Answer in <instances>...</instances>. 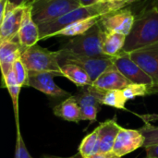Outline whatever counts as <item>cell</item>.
Wrapping results in <instances>:
<instances>
[{
    "label": "cell",
    "instance_id": "6da1fadb",
    "mask_svg": "<svg viewBox=\"0 0 158 158\" xmlns=\"http://www.w3.org/2000/svg\"><path fill=\"white\" fill-rule=\"evenodd\" d=\"M158 42V8L152 5L137 16L131 32L126 37L123 52L131 53Z\"/></svg>",
    "mask_w": 158,
    "mask_h": 158
},
{
    "label": "cell",
    "instance_id": "7a4b0ae2",
    "mask_svg": "<svg viewBox=\"0 0 158 158\" xmlns=\"http://www.w3.org/2000/svg\"><path fill=\"white\" fill-rule=\"evenodd\" d=\"M121 8H124V6L105 1H99L87 6H80L55 20L39 24L38 27L40 31V40L53 37L56 32L76 21L94 17L105 16L108 13L115 12Z\"/></svg>",
    "mask_w": 158,
    "mask_h": 158
},
{
    "label": "cell",
    "instance_id": "3957f363",
    "mask_svg": "<svg viewBox=\"0 0 158 158\" xmlns=\"http://www.w3.org/2000/svg\"><path fill=\"white\" fill-rule=\"evenodd\" d=\"M59 51H49L37 44L27 48L21 53L20 59L28 71L50 72L56 77H64L58 62Z\"/></svg>",
    "mask_w": 158,
    "mask_h": 158
},
{
    "label": "cell",
    "instance_id": "277c9868",
    "mask_svg": "<svg viewBox=\"0 0 158 158\" xmlns=\"http://www.w3.org/2000/svg\"><path fill=\"white\" fill-rule=\"evenodd\" d=\"M105 30L102 25L97 23L83 34L71 37L62 44L61 50L86 56H103L102 44Z\"/></svg>",
    "mask_w": 158,
    "mask_h": 158
},
{
    "label": "cell",
    "instance_id": "5b68a950",
    "mask_svg": "<svg viewBox=\"0 0 158 158\" xmlns=\"http://www.w3.org/2000/svg\"><path fill=\"white\" fill-rule=\"evenodd\" d=\"M28 4L37 25L55 20L81 6L79 0H30Z\"/></svg>",
    "mask_w": 158,
    "mask_h": 158
},
{
    "label": "cell",
    "instance_id": "8992f818",
    "mask_svg": "<svg viewBox=\"0 0 158 158\" xmlns=\"http://www.w3.org/2000/svg\"><path fill=\"white\" fill-rule=\"evenodd\" d=\"M58 62L59 65L66 63H71L78 65L83 69L90 76L92 81L94 82L107 68L113 65V60L111 56H86L81 55L73 54L68 51L59 49Z\"/></svg>",
    "mask_w": 158,
    "mask_h": 158
},
{
    "label": "cell",
    "instance_id": "52a82bcc",
    "mask_svg": "<svg viewBox=\"0 0 158 158\" xmlns=\"http://www.w3.org/2000/svg\"><path fill=\"white\" fill-rule=\"evenodd\" d=\"M25 9L26 5L14 7L7 2L4 13L0 16V42L18 39Z\"/></svg>",
    "mask_w": 158,
    "mask_h": 158
},
{
    "label": "cell",
    "instance_id": "ba28073f",
    "mask_svg": "<svg viewBox=\"0 0 158 158\" xmlns=\"http://www.w3.org/2000/svg\"><path fill=\"white\" fill-rule=\"evenodd\" d=\"M113 64L117 69L131 82L138 84H146L155 86L152 78L143 71V69L131 59L127 52H121L116 56L112 57ZM156 87V86H155Z\"/></svg>",
    "mask_w": 158,
    "mask_h": 158
},
{
    "label": "cell",
    "instance_id": "9c48e42d",
    "mask_svg": "<svg viewBox=\"0 0 158 158\" xmlns=\"http://www.w3.org/2000/svg\"><path fill=\"white\" fill-rule=\"evenodd\" d=\"M129 54L131 59L152 78L154 85L158 88V42Z\"/></svg>",
    "mask_w": 158,
    "mask_h": 158
},
{
    "label": "cell",
    "instance_id": "30bf717a",
    "mask_svg": "<svg viewBox=\"0 0 158 158\" xmlns=\"http://www.w3.org/2000/svg\"><path fill=\"white\" fill-rule=\"evenodd\" d=\"M135 15L130 8L124 7L103 17L100 21L103 29L109 32H118L128 35L133 26Z\"/></svg>",
    "mask_w": 158,
    "mask_h": 158
},
{
    "label": "cell",
    "instance_id": "8fae6325",
    "mask_svg": "<svg viewBox=\"0 0 158 158\" xmlns=\"http://www.w3.org/2000/svg\"><path fill=\"white\" fill-rule=\"evenodd\" d=\"M144 143L145 138L140 130L121 128L116 138L112 153L117 157H122L143 147Z\"/></svg>",
    "mask_w": 158,
    "mask_h": 158
},
{
    "label": "cell",
    "instance_id": "7c38bea8",
    "mask_svg": "<svg viewBox=\"0 0 158 158\" xmlns=\"http://www.w3.org/2000/svg\"><path fill=\"white\" fill-rule=\"evenodd\" d=\"M131 82L113 64L107 68L90 87L96 92L105 94L113 90H123Z\"/></svg>",
    "mask_w": 158,
    "mask_h": 158
},
{
    "label": "cell",
    "instance_id": "4fadbf2b",
    "mask_svg": "<svg viewBox=\"0 0 158 158\" xmlns=\"http://www.w3.org/2000/svg\"><path fill=\"white\" fill-rule=\"evenodd\" d=\"M56 77L50 72H31L29 71V82L28 87H32L37 91L56 98L69 97L70 94L62 88H60L54 81Z\"/></svg>",
    "mask_w": 158,
    "mask_h": 158
},
{
    "label": "cell",
    "instance_id": "5bb4252c",
    "mask_svg": "<svg viewBox=\"0 0 158 158\" xmlns=\"http://www.w3.org/2000/svg\"><path fill=\"white\" fill-rule=\"evenodd\" d=\"M18 41L21 45L22 52L40 41L39 27L32 19L31 9L29 4L26 5L24 17L18 33Z\"/></svg>",
    "mask_w": 158,
    "mask_h": 158
},
{
    "label": "cell",
    "instance_id": "9a60e30c",
    "mask_svg": "<svg viewBox=\"0 0 158 158\" xmlns=\"http://www.w3.org/2000/svg\"><path fill=\"white\" fill-rule=\"evenodd\" d=\"M22 48L18 39L0 42V68L2 78H5L12 69L17 59L21 56Z\"/></svg>",
    "mask_w": 158,
    "mask_h": 158
},
{
    "label": "cell",
    "instance_id": "2e32d148",
    "mask_svg": "<svg viewBox=\"0 0 158 158\" xmlns=\"http://www.w3.org/2000/svg\"><path fill=\"white\" fill-rule=\"evenodd\" d=\"M121 128L115 118L104 121L97 127L100 140V153L108 154L112 152L116 138Z\"/></svg>",
    "mask_w": 158,
    "mask_h": 158
},
{
    "label": "cell",
    "instance_id": "e0dca14e",
    "mask_svg": "<svg viewBox=\"0 0 158 158\" xmlns=\"http://www.w3.org/2000/svg\"><path fill=\"white\" fill-rule=\"evenodd\" d=\"M54 115L69 122L78 123L81 121V108L75 95L67 97L62 103L53 108Z\"/></svg>",
    "mask_w": 158,
    "mask_h": 158
},
{
    "label": "cell",
    "instance_id": "ac0fdd59",
    "mask_svg": "<svg viewBox=\"0 0 158 158\" xmlns=\"http://www.w3.org/2000/svg\"><path fill=\"white\" fill-rule=\"evenodd\" d=\"M106 16V15H105ZM104 16L100 17H94V18H90L86 19L83 20H79L74 23H71L65 27L64 29L60 30L59 31L56 32L53 37H59V36H65V37H74L78 36L81 34L85 33L88 31L91 28H93L94 25L99 23L101 19H103Z\"/></svg>",
    "mask_w": 158,
    "mask_h": 158
},
{
    "label": "cell",
    "instance_id": "d6986e66",
    "mask_svg": "<svg viewBox=\"0 0 158 158\" xmlns=\"http://www.w3.org/2000/svg\"><path fill=\"white\" fill-rule=\"evenodd\" d=\"M126 35L118 32H109L105 31L104 40L102 44L103 54L107 56H116L123 50Z\"/></svg>",
    "mask_w": 158,
    "mask_h": 158
},
{
    "label": "cell",
    "instance_id": "ffe728a7",
    "mask_svg": "<svg viewBox=\"0 0 158 158\" xmlns=\"http://www.w3.org/2000/svg\"><path fill=\"white\" fill-rule=\"evenodd\" d=\"M64 77L71 81L78 87H87L93 84L89 74L81 67L71 63H66L60 66Z\"/></svg>",
    "mask_w": 158,
    "mask_h": 158
},
{
    "label": "cell",
    "instance_id": "44dd1931",
    "mask_svg": "<svg viewBox=\"0 0 158 158\" xmlns=\"http://www.w3.org/2000/svg\"><path fill=\"white\" fill-rule=\"evenodd\" d=\"M78 153L83 158H91L100 153V140L97 128L82 139Z\"/></svg>",
    "mask_w": 158,
    "mask_h": 158
},
{
    "label": "cell",
    "instance_id": "7402d4cb",
    "mask_svg": "<svg viewBox=\"0 0 158 158\" xmlns=\"http://www.w3.org/2000/svg\"><path fill=\"white\" fill-rule=\"evenodd\" d=\"M2 80H3V87L7 89L12 100L15 118H16V125H19V95L20 89L22 87L19 86V84L18 83L13 69L5 78H2Z\"/></svg>",
    "mask_w": 158,
    "mask_h": 158
},
{
    "label": "cell",
    "instance_id": "603a6c76",
    "mask_svg": "<svg viewBox=\"0 0 158 158\" xmlns=\"http://www.w3.org/2000/svg\"><path fill=\"white\" fill-rule=\"evenodd\" d=\"M122 91L124 98L129 101L135 99L139 96H145L151 94H155L158 91L157 87L150 86L146 84H138V83H131L126 88H124Z\"/></svg>",
    "mask_w": 158,
    "mask_h": 158
},
{
    "label": "cell",
    "instance_id": "cb8c5ba5",
    "mask_svg": "<svg viewBox=\"0 0 158 158\" xmlns=\"http://www.w3.org/2000/svg\"><path fill=\"white\" fill-rule=\"evenodd\" d=\"M128 101L124 98L121 90H113L108 91L104 94L102 105L111 106L117 109L126 110V103Z\"/></svg>",
    "mask_w": 158,
    "mask_h": 158
},
{
    "label": "cell",
    "instance_id": "d4e9b609",
    "mask_svg": "<svg viewBox=\"0 0 158 158\" xmlns=\"http://www.w3.org/2000/svg\"><path fill=\"white\" fill-rule=\"evenodd\" d=\"M13 71L15 73L16 79L19 86L21 87H28L29 82V71L25 67L24 63L20 59H17L13 65Z\"/></svg>",
    "mask_w": 158,
    "mask_h": 158
},
{
    "label": "cell",
    "instance_id": "484cf974",
    "mask_svg": "<svg viewBox=\"0 0 158 158\" xmlns=\"http://www.w3.org/2000/svg\"><path fill=\"white\" fill-rule=\"evenodd\" d=\"M141 132L145 138L144 148L149 145L158 143V127L152 125L151 123H144V125L140 129Z\"/></svg>",
    "mask_w": 158,
    "mask_h": 158
},
{
    "label": "cell",
    "instance_id": "4316f807",
    "mask_svg": "<svg viewBox=\"0 0 158 158\" xmlns=\"http://www.w3.org/2000/svg\"><path fill=\"white\" fill-rule=\"evenodd\" d=\"M14 158H33L29 153L24 140L21 136L19 125H17V141H16V149Z\"/></svg>",
    "mask_w": 158,
    "mask_h": 158
},
{
    "label": "cell",
    "instance_id": "83f0119b",
    "mask_svg": "<svg viewBox=\"0 0 158 158\" xmlns=\"http://www.w3.org/2000/svg\"><path fill=\"white\" fill-rule=\"evenodd\" d=\"M101 107L94 106H89L81 108V121L89 120L91 122H94L97 118V114Z\"/></svg>",
    "mask_w": 158,
    "mask_h": 158
},
{
    "label": "cell",
    "instance_id": "f1b7e54d",
    "mask_svg": "<svg viewBox=\"0 0 158 158\" xmlns=\"http://www.w3.org/2000/svg\"><path fill=\"white\" fill-rule=\"evenodd\" d=\"M145 151H146V155L148 157L158 158V143L146 146Z\"/></svg>",
    "mask_w": 158,
    "mask_h": 158
},
{
    "label": "cell",
    "instance_id": "f546056e",
    "mask_svg": "<svg viewBox=\"0 0 158 158\" xmlns=\"http://www.w3.org/2000/svg\"><path fill=\"white\" fill-rule=\"evenodd\" d=\"M139 118H142L144 123H151L154 121H158V114H145L139 115Z\"/></svg>",
    "mask_w": 158,
    "mask_h": 158
},
{
    "label": "cell",
    "instance_id": "4dcf8cb0",
    "mask_svg": "<svg viewBox=\"0 0 158 158\" xmlns=\"http://www.w3.org/2000/svg\"><path fill=\"white\" fill-rule=\"evenodd\" d=\"M102 1L110 2V3H113V4H116V5H120V6H123L124 7H126L128 5L133 3L135 0H102Z\"/></svg>",
    "mask_w": 158,
    "mask_h": 158
},
{
    "label": "cell",
    "instance_id": "1f68e13d",
    "mask_svg": "<svg viewBox=\"0 0 158 158\" xmlns=\"http://www.w3.org/2000/svg\"><path fill=\"white\" fill-rule=\"evenodd\" d=\"M29 1L30 0H8V4L14 7H18V6H22L27 5Z\"/></svg>",
    "mask_w": 158,
    "mask_h": 158
},
{
    "label": "cell",
    "instance_id": "d6a6232c",
    "mask_svg": "<svg viewBox=\"0 0 158 158\" xmlns=\"http://www.w3.org/2000/svg\"><path fill=\"white\" fill-rule=\"evenodd\" d=\"M117 156L111 152V153H108V154H102V153H99L95 156H94L93 157L91 158H116Z\"/></svg>",
    "mask_w": 158,
    "mask_h": 158
},
{
    "label": "cell",
    "instance_id": "836d02e7",
    "mask_svg": "<svg viewBox=\"0 0 158 158\" xmlns=\"http://www.w3.org/2000/svg\"><path fill=\"white\" fill-rule=\"evenodd\" d=\"M81 6H91L93 4H95L97 3L96 0H79Z\"/></svg>",
    "mask_w": 158,
    "mask_h": 158
},
{
    "label": "cell",
    "instance_id": "e575fe53",
    "mask_svg": "<svg viewBox=\"0 0 158 158\" xmlns=\"http://www.w3.org/2000/svg\"><path fill=\"white\" fill-rule=\"evenodd\" d=\"M41 158H73V156H70V157H61V156H50V155H44V156H42Z\"/></svg>",
    "mask_w": 158,
    "mask_h": 158
},
{
    "label": "cell",
    "instance_id": "d590c367",
    "mask_svg": "<svg viewBox=\"0 0 158 158\" xmlns=\"http://www.w3.org/2000/svg\"><path fill=\"white\" fill-rule=\"evenodd\" d=\"M73 158H83V157H82L79 153H77L76 155H74V156H73Z\"/></svg>",
    "mask_w": 158,
    "mask_h": 158
},
{
    "label": "cell",
    "instance_id": "8d00e7d4",
    "mask_svg": "<svg viewBox=\"0 0 158 158\" xmlns=\"http://www.w3.org/2000/svg\"><path fill=\"white\" fill-rule=\"evenodd\" d=\"M153 5H154L155 6H156L158 8V0H154V1H153Z\"/></svg>",
    "mask_w": 158,
    "mask_h": 158
},
{
    "label": "cell",
    "instance_id": "74e56055",
    "mask_svg": "<svg viewBox=\"0 0 158 158\" xmlns=\"http://www.w3.org/2000/svg\"><path fill=\"white\" fill-rule=\"evenodd\" d=\"M96 1H97V2H99V1H102V0H96Z\"/></svg>",
    "mask_w": 158,
    "mask_h": 158
},
{
    "label": "cell",
    "instance_id": "f35d334b",
    "mask_svg": "<svg viewBox=\"0 0 158 158\" xmlns=\"http://www.w3.org/2000/svg\"><path fill=\"white\" fill-rule=\"evenodd\" d=\"M145 158H152V157H148V156H146V157Z\"/></svg>",
    "mask_w": 158,
    "mask_h": 158
},
{
    "label": "cell",
    "instance_id": "ab89813d",
    "mask_svg": "<svg viewBox=\"0 0 158 158\" xmlns=\"http://www.w3.org/2000/svg\"><path fill=\"white\" fill-rule=\"evenodd\" d=\"M116 158H122V157H116Z\"/></svg>",
    "mask_w": 158,
    "mask_h": 158
}]
</instances>
